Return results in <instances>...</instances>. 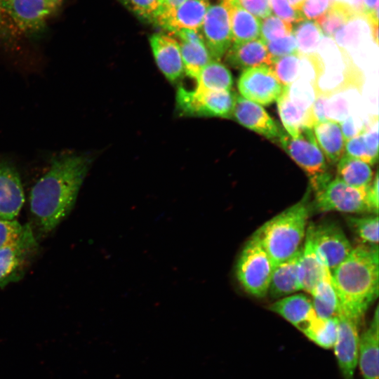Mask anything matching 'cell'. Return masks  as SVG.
Masks as SVG:
<instances>
[{"label":"cell","mask_w":379,"mask_h":379,"mask_svg":"<svg viewBox=\"0 0 379 379\" xmlns=\"http://www.w3.org/2000/svg\"><path fill=\"white\" fill-rule=\"evenodd\" d=\"M91 163L86 154H65L54 159L33 186L30 211L44 232H49L69 214Z\"/></svg>","instance_id":"obj_1"},{"label":"cell","mask_w":379,"mask_h":379,"mask_svg":"<svg viewBox=\"0 0 379 379\" xmlns=\"http://www.w3.org/2000/svg\"><path fill=\"white\" fill-rule=\"evenodd\" d=\"M339 311L359 321L378 295V245L360 244L331 273Z\"/></svg>","instance_id":"obj_2"},{"label":"cell","mask_w":379,"mask_h":379,"mask_svg":"<svg viewBox=\"0 0 379 379\" xmlns=\"http://www.w3.org/2000/svg\"><path fill=\"white\" fill-rule=\"evenodd\" d=\"M310 211L307 193L298 202L265 222L253 234L270 256L274 267L301 248Z\"/></svg>","instance_id":"obj_3"},{"label":"cell","mask_w":379,"mask_h":379,"mask_svg":"<svg viewBox=\"0 0 379 379\" xmlns=\"http://www.w3.org/2000/svg\"><path fill=\"white\" fill-rule=\"evenodd\" d=\"M278 140L285 152L306 173L314 192L331 180L312 128H303L295 138L283 131Z\"/></svg>","instance_id":"obj_4"},{"label":"cell","mask_w":379,"mask_h":379,"mask_svg":"<svg viewBox=\"0 0 379 379\" xmlns=\"http://www.w3.org/2000/svg\"><path fill=\"white\" fill-rule=\"evenodd\" d=\"M274 266L253 236L242 249L236 266L237 278L249 294L262 298L268 293Z\"/></svg>","instance_id":"obj_5"},{"label":"cell","mask_w":379,"mask_h":379,"mask_svg":"<svg viewBox=\"0 0 379 379\" xmlns=\"http://www.w3.org/2000/svg\"><path fill=\"white\" fill-rule=\"evenodd\" d=\"M237 95L232 90L197 91L179 87L177 109L186 116L231 118Z\"/></svg>","instance_id":"obj_6"},{"label":"cell","mask_w":379,"mask_h":379,"mask_svg":"<svg viewBox=\"0 0 379 379\" xmlns=\"http://www.w3.org/2000/svg\"><path fill=\"white\" fill-rule=\"evenodd\" d=\"M368 188L353 187L335 178L315 192L314 209L319 212L372 213Z\"/></svg>","instance_id":"obj_7"},{"label":"cell","mask_w":379,"mask_h":379,"mask_svg":"<svg viewBox=\"0 0 379 379\" xmlns=\"http://www.w3.org/2000/svg\"><path fill=\"white\" fill-rule=\"evenodd\" d=\"M62 0H3V8L13 27L27 35L41 33Z\"/></svg>","instance_id":"obj_8"},{"label":"cell","mask_w":379,"mask_h":379,"mask_svg":"<svg viewBox=\"0 0 379 379\" xmlns=\"http://www.w3.org/2000/svg\"><path fill=\"white\" fill-rule=\"evenodd\" d=\"M199 31L212 59L220 61L232 44L229 9L223 1L209 4Z\"/></svg>","instance_id":"obj_9"},{"label":"cell","mask_w":379,"mask_h":379,"mask_svg":"<svg viewBox=\"0 0 379 379\" xmlns=\"http://www.w3.org/2000/svg\"><path fill=\"white\" fill-rule=\"evenodd\" d=\"M334 353L343 379H354L357 365L361 321L338 311Z\"/></svg>","instance_id":"obj_10"},{"label":"cell","mask_w":379,"mask_h":379,"mask_svg":"<svg viewBox=\"0 0 379 379\" xmlns=\"http://www.w3.org/2000/svg\"><path fill=\"white\" fill-rule=\"evenodd\" d=\"M284 86L270 66L246 69L242 72L237 81L241 95L261 106L275 102Z\"/></svg>","instance_id":"obj_11"},{"label":"cell","mask_w":379,"mask_h":379,"mask_svg":"<svg viewBox=\"0 0 379 379\" xmlns=\"http://www.w3.org/2000/svg\"><path fill=\"white\" fill-rule=\"evenodd\" d=\"M314 247L331 273L348 256L352 250L342 228L332 221L312 225Z\"/></svg>","instance_id":"obj_12"},{"label":"cell","mask_w":379,"mask_h":379,"mask_svg":"<svg viewBox=\"0 0 379 379\" xmlns=\"http://www.w3.org/2000/svg\"><path fill=\"white\" fill-rule=\"evenodd\" d=\"M36 244L32 227L27 224L18 241L0 249V287L22 277L29 258L36 249Z\"/></svg>","instance_id":"obj_13"},{"label":"cell","mask_w":379,"mask_h":379,"mask_svg":"<svg viewBox=\"0 0 379 379\" xmlns=\"http://www.w3.org/2000/svg\"><path fill=\"white\" fill-rule=\"evenodd\" d=\"M232 117L244 127L270 139H279L283 130L260 105L237 95Z\"/></svg>","instance_id":"obj_14"},{"label":"cell","mask_w":379,"mask_h":379,"mask_svg":"<svg viewBox=\"0 0 379 379\" xmlns=\"http://www.w3.org/2000/svg\"><path fill=\"white\" fill-rule=\"evenodd\" d=\"M208 6V1L186 0L175 8L162 11L154 24L171 34L181 29L199 30Z\"/></svg>","instance_id":"obj_15"},{"label":"cell","mask_w":379,"mask_h":379,"mask_svg":"<svg viewBox=\"0 0 379 379\" xmlns=\"http://www.w3.org/2000/svg\"><path fill=\"white\" fill-rule=\"evenodd\" d=\"M149 44L162 74L171 82L178 81L183 74L184 67L177 39L171 34L155 33L149 37Z\"/></svg>","instance_id":"obj_16"},{"label":"cell","mask_w":379,"mask_h":379,"mask_svg":"<svg viewBox=\"0 0 379 379\" xmlns=\"http://www.w3.org/2000/svg\"><path fill=\"white\" fill-rule=\"evenodd\" d=\"M25 201L20 176L13 166L0 160V220H13Z\"/></svg>","instance_id":"obj_17"},{"label":"cell","mask_w":379,"mask_h":379,"mask_svg":"<svg viewBox=\"0 0 379 379\" xmlns=\"http://www.w3.org/2000/svg\"><path fill=\"white\" fill-rule=\"evenodd\" d=\"M172 34L180 44L184 72L197 80L201 70L213 60L200 31L181 29Z\"/></svg>","instance_id":"obj_18"},{"label":"cell","mask_w":379,"mask_h":379,"mask_svg":"<svg viewBox=\"0 0 379 379\" xmlns=\"http://www.w3.org/2000/svg\"><path fill=\"white\" fill-rule=\"evenodd\" d=\"M276 101L281 122L291 137H297L303 128H312L316 123L312 105L306 107L298 99L293 98L290 86H284Z\"/></svg>","instance_id":"obj_19"},{"label":"cell","mask_w":379,"mask_h":379,"mask_svg":"<svg viewBox=\"0 0 379 379\" xmlns=\"http://www.w3.org/2000/svg\"><path fill=\"white\" fill-rule=\"evenodd\" d=\"M312 225L307 226L305 243L298 261V278L301 290L311 294L321 279L330 272L317 251L312 239Z\"/></svg>","instance_id":"obj_20"},{"label":"cell","mask_w":379,"mask_h":379,"mask_svg":"<svg viewBox=\"0 0 379 379\" xmlns=\"http://www.w3.org/2000/svg\"><path fill=\"white\" fill-rule=\"evenodd\" d=\"M378 319L377 307L368 326L360 334L357 364L363 379H379Z\"/></svg>","instance_id":"obj_21"},{"label":"cell","mask_w":379,"mask_h":379,"mask_svg":"<svg viewBox=\"0 0 379 379\" xmlns=\"http://www.w3.org/2000/svg\"><path fill=\"white\" fill-rule=\"evenodd\" d=\"M224 58L228 65L243 71L255 67L270 66L272 62L265 44L260 39L232 44Z\"/></svg>","instance_id":"obj_22"},{"label":"cell","mask_w":379,"mask_h":379,"mask_svg":"<svg viewBox=\"0 0 379 379\" xmlns=\"http://www.w3.org/2000/svg\"><path fill=\"white\" fill-rule=\"evenodd\" d=\"M269 310L283 317L300 331L317 317L312 300L300 293L280 298L270 305Z\"/></svg>","instance_id":"obj_23"},{"label":"cell","mask_w":379,"mask_h":379,"mask_svg":"<svg viewBox=\"0 0 379 379\" xmlns=\"http://www.w3.org/2000/svg\"><path fill=\"white\" fill-rule=\"evenodd\" d=\"M312 131L317 145L326 160L336 164L345 154V140L340 123L332 119H324L314 124Z\"/></svg>","instance_id":"obj_24"},{"label":"cell","mask_w":379,"mask_h":379,"mask_svg":"<svg viewBox=\"0 0 379 379\" xmlns=\"http://www.w3.org/2000/svg\"><path fill=\"white\" fill-rule=\"evenodd\" d=\"M301 248L291 258L274 267L268 290L271 298H281L301 290L298 278Z\"/></svg>","instance_id":"obj_25"},{"label":"cell","mask_w":379,"mask_h":379,"mask_svg":"<svg viewBox=\"0 0 379 379\" xmlns=\"http://www.w3.org/2000/svg\"><path fill=\"white\" fill-rule=\"evenodd\" d=\"M225 3L229 9L232 44L259 39L260 20L237 4Z\"/></svg>","instance_id":"obj_26"},{"label":"cell","mask_w":379,"mask_h":379,"mask_svg":"<svg viewBox=\"0 0 379 379\" xmlns=\"http://www.w3.org/2000/svg\"><path fill=\"white\" fill-rule=\"evenodd\" d=\"M311 295L313 308L319 318L328 319L337 316L340 307L331 272L321 279Z\"/></svg>","instance_id":"obj_27"},{"label":"cell","mask_w":379,"mask_h":379,"mask_svg":"<svg viewBox=\"0 0 379 379\" xmlns=\"http://www.w3.org/2000/svg\"><path fill=\"white\" fill-rule=\"evenodd\" d=\"M337 178L356 187H366L373 180L369 164L345 154L337 165Z\"/></svg>","instance_id":"obj_28"},{"label":"cell","mask_w":379,"mask_h":379,"mask_svg":"<svg viewBox=\"0 0 379 379\" xmlns=\"http://www.w3.org/2000/svg\"><path fill=\"white\" fill-rule=\"evenodd\" d=\"M196 81L197 91L232 90L233 78L224 64L212 60L201 70Z\"/></svg>","instance_id":"obj_29"},{"label":"cell","mask_w":379,"mask_h":379,"mask_svg":"<svg viewBox=\"0 0 379 379\" xmlns=\"http://www.w3.org/2000/svg\"><path fill=\"white\" fill-rule=\"evenodd\" d=\"M338 329L337 317L312 319L301 331L313 343L321 347L331 349L333 347Z\"/></svg>","instance_id":"obj_30"},{"label":"cell","mask_w":379,"mask_h":379,"mask_svg":"<svg viewBox=\"0 0 379 379\" xmlns=\"http://www.w3.org/2000/svg\"><path fill=\"white\" fill-rule=\"evenodd\" d=\"M294 25L292 34L296 40L298 53H314L323 39L322 32L317 22L304 18Z\"/></svg>","instance_id":"obj_31"},{"label":"cell","mask_w":379,"mask_h":379,"mask_svg":"<svg viewBox=\"0 0 379 379\" xmlns=\"http://www.w3.org/2000/svg\"><path fill=\"white\" fill-rule=\"evenodd\" d=\"M352 15H354L344 6L332 4L328 10L316 22L322 34L326 36L334 37Z\"/></svg>","instance_id":"obj_32"},{"label":"cell","mask_w":379,"mask_h":379,"mask_svg":"<svg viewBox=\"0 0 379 379\" xmlns=\"http://www.w3.org/2000/svg\"><path fill=\"white\" fill-rule=\"evenodd\" d=\"M350 227L364 243L378 245V217L373 215L364 217L350 216L347 218Z\"/></svg>","instance_id":"obj_33"},{"label":"cell","mask_w":379,"mask_h":379,"mask_svg":"<svg viewBox=\"0 0 379 379\" xmlns=\"http://www.w3.org/2000/svg\"><path fill=\"white\" fill-rule=\"evenodd\" d=\"M299 54L274 59L270 67L284 86H290L298 77L300 72Z\"/></svg>","instance_id":"obj_34"},{"label":"cell","mask_w":379,"mask_h":379,"mask_svg":"<svg viewBox=\"0 0 379 379\" xmlns=\"http://www.w3.org/2000/svg\"><path fill=\"white\" fill-rule=\"evenodd\" d=\"M139 18L154 23L162 11L164 0H119Z\"/></svg>","instance_id":"obj_35"},{"label":"cell","mask_w":379,"mask_h":379,"mask_svg":"<svg viewBox=\"0 0 379 379\" xmlns=\"http://www.w3.org/2000/svg\"><path fill=\"white\" fill-rule=\"evenodd\" d=\"M293 25L288 23L276 15L260 20V38L265 44L292 34Z\"/></svg>","instance_id":"obj_36"},{"label":"cell","mask_w":379,"mask_h":379,"mask_svg":"<svg viewBox=\"0 0 379 379\" xmlns=\"http://www.w3.org/2000/svg\"><path fill=\"white\" fill-rule=\"evenodd\" d=\"M265 45L272 60L283 56L299 54L293 34L267 42Z\"/></svg>","instance_id":"obj_37"},{"label":"cell","mask_w":379,"mask_h":379,"mask_svg":"<svg viewBox=\"0 0 379 379\" xmlns=\"http://www.w3.org/2000/svg\"><path fill=\"white\" fill-rule=\"evenodd\" d=\"M26 226L16 220H0V249L18 241L24 233Z\"/></svg>","instance_id":"obj_38"},{"label":"cell","mask_w":379,"mask_h":379,"mask_svg":"<svg viewBox=\"0 0 379 379\" xmlns=\"http://www.w3.org/2000/svg\"><path fill=\"white\" fill-rule=\"evenodd\" d=\"M345 152L347 155L358 159L370 166L375 164L368 152L361 132L345 141Z\"/></svg>","instance_id":"obj_39"},{"label":"cell","mask_w":379,"mask_h":379,"mask_svg":"<svg viewBox=\"0 0 379 379\" xmlns=\"http://www.w3.org/2000/svg\"><path fill=\"white\" fill-rule=\"evenodd\" d=\"M271 10L277 17L291 24L304 19L300 12L294 10L288 0H270Z\"/></svg>","instance_id":"obj_40"},{"label":"cell","mask_w":379,"mask_h":379,"mask_svg":"<svg viewBox=\"0 0 379 379\" xmlns=\"http://www.w3.org/2000/svg\"><path fill=\"white\" fill-rule=\"evenodd\" d=\"M237 4L257 18L263 19L271 15L270 0H222Z\"/></svg>","instance_id":"obj_41"},{"label":"cell","mask_w":379,"mask_h":379,"mask_svg":"<svg viewBox=\"0 0 379 379\" xmlns=\"http://www.w3.org/2000/svg\"><path fill=\"white\" fill-rule=\"evenodd\" d=\"M331 6V0H305L300 13L307 20H317Z\"/></svg>","instance_id":"obj_42"},{"label":"cell","mask_w":379,"mask_h":379,"mask_svg":"<svg viewBox=\"0 0 379 379\" xmlns=\"http://www.w3.org/2000/svg\"><path fill=\"white\" fill-rule=\"evenodd\" d=\"M368 152L375 164L378 159V129L374 130L372 127L364 126L361 131Z\"/></svg>","instance_id":"obj_43"},{"label":"cell","mask_w":379,"mask_h":379,"mask_svg":"<svg viewBox=\"0 0 379 379\" xmlns=\"http://www.w3.org/2000/svg\"><path fill=\"white\" fill-rule=\"evenodd\" d=\"M368 199L372 213L378 215V173L376 172L375 178L368 188Z\"/></svg>","instance_id":"obj_44"},{"label":"cell","mask_w":379,"mask_h":379,"mask_svg":"<svg viewBox=\"0 0 379 379\" xmlns=\"http://www.w3.org/2000/svg\"><path fill=\"white\" fill-rule=\"evenodd\" d=\"M13 26L7 18L4 8L3 0H0V38L8 39L10 37Z\"/></svg>","instance_id":"obj_45"},{"label":"cell","mask_w":379,"mask_h":379,"mask_svg":"<svg viewBox=\"0 0 379 379\" xmlns=\"http://www.w3.org/2000/svg\"><path fill=\"white\" fill-rule=\"evenodd\" d=\"M332 4L344 6L352 15L363 13L362 0H331Z\"/></svg>","instance_id":"obj_46"},{"label":"cell","mask_w":379,"mask_h":379,"mask_svg":"<svg viewBox=\"0 0 379 379\" xmlns=\"http://www.w3.org/2000/svg\"><path fill=\"white\" fill-rule=\"evenodd\" d=\"M340 125L345 141L360 133L356 129L352 117L346 119L341 124H340Z\"/></svg>","instance_id":"obj_47"},{"label":"cell","mask_w":379,"mask_h":379,"mask_svg":"<svg viewBox=\"0 0 379 379\" xmlns=\"http://www.w3.org/2000/svg\"><path fill=\"white\" fill-rule=\"evenodd\" d=\"M186 0H164L162 11L175 8L182 4Z\"/></svg>","instance_id":"obj_48"},{"label":"cell","mask_w":379,"mask_h":379,"mask_svg":"<svg viewBox=\"0 0 379 379\" xmlns=\"http://www.w3.org/2000/svg\"><path fill=\"white\" fill-rule=\"evenodd\" d=\"M291 6L297 11H300L305 0H288Z\"/></svg>","instance_id":"obj_49"},{"label":"cell","mask_w":379,"mask_h":379,"mask_svg":"<svg viewBox=\"0 0 379 379\" xmlns=\"http://www.w3.org/2000/svg\"><path fill=\"white\" fill-rule=\"evenodd\" d=\"M201 1H208V0H201Z\"/></svg>","instance_id":"obj_50"}]
</instances>
